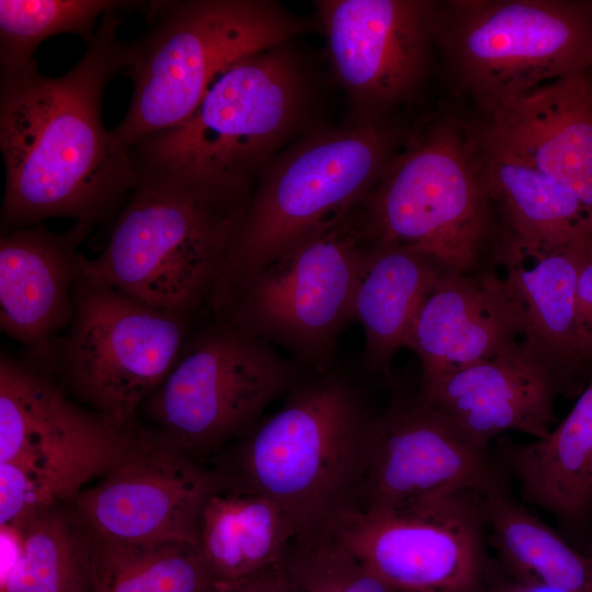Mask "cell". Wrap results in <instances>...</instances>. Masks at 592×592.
I'll list each match as a JSON object with an SVG mask.
<instances>
[{
  "mask_svg": "<svg viewBox=\"0 0 592 592\" xmlns=\"http://www.w3.org/2000/svg\"><path fill=\"white\" fill-rule=\"evenodd\" d=\"M584 239L566 246L505 239L496 257L520 306L528 342L553 369L560 396L569 399L579 397L592 379L576 301Z\"/></svg>",
  "mask_w": 592,
  "mask_h": 592,
  "instance_id": "ffe728a7",
  "label": "cell"
},
{
  "mask_svg": "<svg viewBox=\"0 0 592 592\" xmlns=\"http://www.w3.org/2000/svg\"><path fill=\"white\" fill-rule=\"evenodd\" d=\"M148 3V30L118 49L119 72L132 80L133 94L112 132L129 149L185 121L231 66L308 29L271 0Z\"/></svg>",
  "mask_w": 592,
  "mask_h": 592,
  "instance_id": "5b68a950",
  "label": "cell"
},
{
  "mask_svg": "<svg viewBox=\"0 0 592 592\" xmlns=\"http://www.w3.org/2000/svg\"><path fill=\"white\" fill-rule=\"evenodd\" d=\"M444 275L421 253L368 243L353 304V320L364 332L367 368L390 378L392 358L405 348L421 305Z\"/></svg>",
  "mask_w": 592,
  "mask_h": 592,
  "instance_id": "cb8c5ba5",
  "label": "cell"
},
{
  "mask_svg": "<svg viewBox=\"0 0 592 592\" xmlns=\"http://www.w3.org/2000/svg\"><path fill=\"white\" fill-rule=\"evenodd\" d=\"M121 11L101 18L64 75L45 77L36 62L0 71L1 235L58 217L94 226L117 215L135 189L132 149L102 117L105 88L119 73Z\"/></svg>",
  "mask_w": 592,
  "mask_h": 592,
  "instance_id": "6da1fadb",
  "label": "cell"
},
{
  "mask_svg": "<svg viewBox=\"0 0 592 592\" xmlns=\"http://www.w3.org/2000/svg\"><path fill=\"white\" fill-rule=\"evenodd\" d=\"M434 45L485 113L592 70V1L439 2Z\"/></svg>",
  "mask_w": 592,
  "mask_h": 592,
  "instance_id": "ba28073f",
  "label": "cell"
},
{
  "mask_svg": "<svg viewBox=\"0 0 592 592\" xmlns=\"http://www.w3.org/2000/svg\"><path fill=\"white\" fill-rule=\"evenodd\" d=\"M527 340L520 306L498 266L441 277L406 341L420 360V382L492 357Z\"/></svg>",
  "mask_w": 592,
  "mask_h": 592,
  "instance_id": "d6986e66",
  "label": "cell"
},
{
  "mask_svg": "<svg viewBox=\"0 0 592 592\" xmlns=\"http://www.w3.org/2000/svg\"><path fill=\"white\" fill-rule=\"evenodd\" d=\"M576 301L583 346L592 365V235L580 246Z\"/></svg>",
  "mask_w": 592,
  "mask_h": 592,
  "instance_id": "4dcf8cb0",
  "label": "cell"
},
{
  "mask_svg": "<svg viewBox=\"0 0 592 592\" xmlns=\"http://www.w3.org/2000/svg\"><path fill=\"white\" fill-rule=\"evenodd\" d=\"M489 546L509 572L562 592H592V556L503 488L483 496Z\"/></svg>",
  "mask_w": 592,
  "mask_h": 592,
  "instance_id": "484cf974",
  "label": "cell"
},
{
  "mask_svg": "<svg viewBox=\"0 0 592 592\" xmlns=\"http://www.w3.org/2000/svg\"><path fill=\"white\" fill-rule=\"evenodd\" d=\"M197 317L152 307L80 273L53 371L92 411L116 426H133Z\"/></svg>",
  "mask_w": 592,
  "mask_h": 592,
  "instance_id": "30bf717a",
  "label": "cell"
},
{
  "mask_svg": "<svg viewBox=\"0 0 592 592\" xmlns=\"http://www.w3.org/2000/svg\"><path fill=\"white\" fill-rule=\"evenodd\" d=\"M282 568L291 592H399L331 535L294 539Z\"/></svg>",
  "mask_w": 592,
  "mask_h": 592,
  "instance_id": "f546056e",
  "label": "cell"
},
{
  "mask_svg": "<svg viewBox=\"0 0 592 592\" xmlns=\"http://www.w3.org/2000/svg\"><path fill=\"white\" fill-rule=\"evenodd\" d=\"M92 227L75 223L55 232L39 224L1 235L0 329L47 375L54 368L57 335L73 317L79 247Z\"/></svg>",
  "mask_w": 592,
  "mask_h": 592,
  "instance_id": "ac0fdd59",
  "label": "cell"
},
{
  "mask_svg": "<svg viewBox=\"0 0 592 592\" xmlns=\"http://www.w3.org/2000/svg\"><path fill=\"white\" fill-rule=\"evenodd\" d=\"M305 373L280 409L231 444L214 469L221 489L278 505L295 539L330 535L358 508L374 415L335 365Z\"/></svg>",
  "mask_w": 592,
  "mask_h": 592,
  "instance_id": "7a4b0ae2",
  "label": "cell"
},
{
  "mask_svg": "<svg viewBox=\"0 0 592 592\" xmlns=\"http://www.w3.org/2000/svg\"><path fill=\"white\" fill-rule=\"evenodd\" d=\"M382 121L308 132L258 175L248 209L207 308L220 315L252 274L348 217L398 149Z\"/></svg>",
  "mask_w": 592,
  "mask_h": 592,
  "instance_id": "8992f818",
  "label": "cell"
},
{
  "mask_svg": "<svg viewBox=\"0 0 592 592\" xmlns=\"http://www.w3.org/2000/svg\"><path fill=\"white\" fill-rule=\"evenodd\" d=\"M89 537L91 592H210L215 584L198 545Z\"/></svg>",
  "mask_w": 592,
  "mask_h": 592,
  "instance_id": "4316f807",
  "label": "cell"
},
{
  "mask_svg": "<svg viewBox=\"0 0 592 592\" xmlns=\"http://www.w3.org/2000/svg\"><path fill=\"white\" fill-rule=\"evenodd\" d=\"M309 94L288 43L270 48L221 73L181 124L135 145L134 161L252 192L262 169L304 124Z\"/></svg>",
  "mask_w": 592,
  "mask_h": 592,
  "instance_id": "52a82bcc",
  "label": "cell"
},
{
  "mask_svg": "<svg viewBox=\"0 0 592 592\" xmlns=\"http://www.w3.org/2000/svg\"><path fill=\"white\" fill-rule=\"evenodd\" d=\"M296 530L273 501L217 489L200 522V549L216 583L244 581L283 563Z\"/></svg>",
  "mask_w": 592,
  "mask_h": 592,
  "instance_id": "d4e9b609",
  "label": "cell"
},
{
  "mask_svg": "<svg viewBox=\"0 0 592 592\" xmlns=\"http://www.w3.org/2000/svg\"><path fill=\"white\" fill-rule=\"evenodd\" d=\"M219 488L214 469L166 445L139 421L99 481L67 504L94 538L198 545L204 505Z\"/></svg>",
  "mask_w": 592,
  "mask_h": 592,
  "instance_id": "5bb4252c",
  "label": "cell"
},
{
  "mask_svg": "<svg viewBox=\"0 0 592 592\" xmlns=\"http://www.w3.org/2000/svg\"><path fill=\"white\" fill-rule=\"evenodd\" d=\"M418 390L482 449H490L492 441L510 431L545 437L558 422L557 378L528 340L445 376L420 382Z\"/></svg>",
  "mask_w": 592,
  "mask_h": 592,
  "instance_id": "e0dca14e",
  "label": "cell"
},
{
  "mask_svg": "<svg viewBox=\"0 0 592 592\" xmlns=\"http://www.w3.org/2000/svg\"><path fill=\"white\" fill-rule=\"evenodd\" d=\"M510 573V578L497 582L492 592H562L538 580Z\"/></svg>",
  "mask_w": 592,
  "mask_h": 592,
  "instance_id": "d6a6232c",
  "label": "cell"
},
{
  "mask_svg": "<svg viewBox=\"0 0 592 592\" xmlns=\"http://www.w3.org/2000/svg\"><path fill=\"white\" fill-rule=\"evenodd\" d=\"M483 496L455 489L395 510L355 508L330 535L399 592H481L489 569Z\"/></svg>",
  "mask_w": 592,
  "mask_h": 592,
  "instance_id": "4fadbf2b",
  "label": "cell"
},
{
  "mask_svg": "<svg viewBox=\"0 0 592 592\" xmlns=\"http://www.w3.org/2000/svg\"><path fill=\"white\" fill-rule=\"evenodd\" d=\"M589 73L537 87L485 113L481 123L592 210V78Z\"/></svg>",
  "mask_w": 592,
  "mask_h": 592,
  "instance_id": "44dd1931",
  "label": "cell"
},
{
  "mask_svg": "<svg viewBox=\"0 0 592 592\" xmlns=\"http://www.w3.org/2000/svg\"><path fill=\"white\" fill-rule=\"evenodd\" d=\"M494 453L470 443L419 392L395 390L374 413L360 509L395 510L455 489L508 487Z\"/></svg>",
  "mask_w": 592,
  "mask_h": 592,
  "instance_id": "9a60e30c",
  "label": "cell"
},
{
  "mask_svg": "<svg viewBox=\"0 0 592 592\" xmlns=\"http://www.w3.org/2000/svg\"><path fill=\"white\" fill-rule=\"evenodd\" d=\"M145 7L114 0H0V71L35 64L34 54L50 36L71 33L90 44L96 21L112 10Z\"/></svg>",
  "mask_w": 592,
  "mask_h": 592,
  "instance_id": "f1b7e54d",
  "label": "cell"
},
{
  "mask_svg": "<svg viewBox=\"0 0 592 592\" xmlns=\"http://www.w3.org/2000/svg\"><path fill=\"white\" fill-rule=\"evenodd\" d=\"M137 183L109 240L80 273L152 307L198 315L207 307L252 193L135 161Z\"/></svg>",
  "mask_w": 592,
  "mask_h": 592,
  "instance_id": "3957f363",
  "label": "cell"
},
{
  "mask_svg": "<svg viewBox=\"0 0 592 592\" xmlns=\"http://www.w3.org/2000/svg\"><path fill=\"white\" fill-rule=\"evenodd\" d=\"M367 248L357 207L243 281L216 316L283 348L303 371L332 367Z\"/></svg>",
  "mask_w": 592,
  "mask_h": 592,
  "instance_id": "8fae6325",
  "label": "cell"
},
{
  "mask_svg": "<svg viewBox=\"0 0 592 592\" xmlns=\"http://www.w3.org/2000/svg\"><path fill=\"white\" fill-rule=\"evenodd\" d=\"M485 174L501 240L566 246L592 235V210L481 123Z\"/></svg>",
  "mask_w": 592,
  "mask_h": 592,
  "instance_id": "603a6c76",
  "label": "cell"
},
{
  "mask_svg": "<svg viewBox=\"0 0 592 592\" xmlns=\"http://www.w3.org/2000/svg\"><path fill=\"white\" fill-rule=\"evenodd\" d=\"M494 455L523 499L550 514L592 556V379L566 418L530 443L500 436Z\"/></svg>",
  "mask_w": 592,
  "mask_h": 592,
  "instance_id": "7402d4cb",
  "label": "cell"
},
{
  "mask_svg": "<svg viewBox=\"0 0 592 592\" xmlns=\"http://www.w3.org/2000/svg\"><path fill=\"white\" fill-rule=\"evenodd\" d=\"M22 551L1 592H91L90 537L65 504L20 528Z\"/></svg>",
  "mask_w": 592,
  "mask_h": 592,
  "instance_id": "83f0119b",
  "label": "cell"
},
{
  "mask_svg": "<svg viewBox=\"0 0 592 592\" xmlns=\"http://www.w3.org/2000/svg\"><path fill=\"white\" fill-rule=\"evenodd\" d=\"M358 213L369 244L415 251L446 274L496 266L480 124L429 122L396 150Z\"/></svg>",
  "mask_w": 592,
  "mask_h": 592,
  "instance_id": "277c9868",
  "label": "cell"
},
{
  "mask_svg": "<svg viewBox=\"0 0 592 592\" xmlns=\"http://www.w3.org/2000/svg\"><path fill=\"white\" fill-rule=\"evenodd\" d=\"M335 79L356 112L382 121L422 83L434 46L437 1H315Z\"/></svg>",
  "mask_w": 592,
  "mask_h": 592,
  "instance_id": "2e32d148",
  "label": "cell"
},
{
  "mask_svg": "<svg viewBox=\"0 0 592 592\" xmlns=\"http://www.w3.org/2000/svg\"><path fill=\"white\" fill-rule=\"evenodd\" d=\"M210 592H291L282 565L254 578L234 582L216 583Z\"/></svg>",
  "mask_w": 592,
  "mask_h": 592,
  "instance_id": "1f68e13d",
  "label": "cell"
},
{
  "mask_svg": "<svg viewBox=\"0 0 592 592\" xmlns=\"http://www.w3.org/2000/svg\"><path fill=\"white\" fill-rule=\"evenodd\" d=\"M136 424L116 426L70 400L46 373L1 355L0 462L31 509L69 503L111 467Z\"/></svg>",
  "mask_w": 592,
  "mask_h": 592,
  "instance_id": "7c38bea8",
  "label": "cell"
},
{
  "mask_svg": "<svg viewBox=\"0 0 592 592\" xmlns=\"http://www.w3.org/2000/svg\"><path fill=\"white\" fill-rule=\"evenodd\" d=\"M300 372L265 341L213 315L191 328L169 374L143 403L141 423L196 459L223 452L259 423Z\"/></svg>",
  "mask_w": 592,
  "mask_h": 592,
  "instance_id": "9c48e42d",
  "label": "cell"
}]
</instances>
